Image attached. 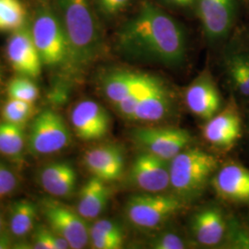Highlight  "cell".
Returning a JSON list of instances; mask_svg holds the SVG:
<instances>
[{"label": "cell", "mask_w": 249, "mask_h": 249, "mask_svg": "<svg viewBox=\"0 0 249 249\" xmlns=\"http://www.w3.org/2000/svg\"><path fill=\"white\" fill-rule=\"evenodd\" d=\"M116 47L139 62L178 67L186 60V33L178 21L149 0H143L116 33Z\"/></svg>", "instance_id": "cell-1"}, {"label": "cell", "mask_w": 249, "mask_h": 249, "mask_svg": "<svg viewBox=\"0 0 249 249\" xmlns=\"http://www.w3.org/2000/svg\"><path fill=\"white\" fill-rule=\"evenodd\" d=\"M69 47L66 70L80 71L93 62L103 49V37L90 0H59Z\"/></svg>", "instance_id": "cell-2"}, {"label": "cell", "mask_w": 249, "mask_h": 249, "mask_svg": "<svg viewBox=\"0 0 249 249\" xmlns=\"http://www.w3.org/2000/svg\"><path fill=\"white\" fill-rule=\"evenodd\" d=\"M218 160L200 149H185L169 161L170 187L183 201L199 196L218 169Z\"/></svg>", "instance_id": "cell-3"}, {"label": "cell", "mask_w": 249, "mask_h": 249, "mask_svg": "<svg viewBox=\"0 0 249 249\" xmlns=\"http://www.w3.org/2000/svg\"><path fill=\"white\" fill-rule=\"evenodd\" d=\"M184 201L177 196L146 193L130 196L124 206L127 221L133 226L143 229H156L181 212Z\"/></svg>", "instance_id": "cell-4"}, {"label": "cell", "mask_w": 249, "mask_h": 249, "mask_svg": "<svg viewBox=\"0 0 249 249\" xmlns=\"http://www.w3.org/2000/svg\"><path fill=\"white\" fill-rule=\"evenodd\" d=\"M32 36L42 63L67 68L69 47L61 20L52 10L42 9L34 20Z\"/></svg>", "instance_id": "cell-5"}, {"label": "cell", "mask_w": 249, "mask_h": 249, "mask_svg": "<svg viewBox=\"0 0 249 249\" xmlns=\"http://www.w3.org/2000/svg\"><path fill=\"white\" fill-rule=\"evenodd\" d=\"M71 139V134L62 116L51 109H46L33 120L28 147L35 155H49L68 147Z\"/></svg>", "instance_id": "cell-6"}, {"label": "cell", "mask_w": 249, "mask_h": 249, "mask_svg": "<svg viewBox=\"0 0 249 249\" xmlns=\"http://www.w3.org/2000/svg\"><path fill=\"white\" fill-rule=\"evenodd\" d=\"M40 209L49 223L50 229L61 235L72 249H84L89 241V228L77 211L63 204L53 197L41 200Z\"/></svg>", "instance_id": "cell-7"}, {"label": "cell", "mask_w": 249, "mask_h": 249, "mask_svg": "<svg viewBox=\"0 0 249 249\" xmlns=\"http://www.w3.org/2000/svg\"><path fill=\"white\" fill-rule=\"evenodd\" d=\"M195 8L207 40L217 43L234 26L239 0H196Z\"/></svg>", "instance_id": "cell-8"}, {"label": "cell", "mask_w": 249, "mask_h": 249, "mask_svg": "<svg viewBox=\"0 0 249 249\" xmlns=\"http://www.w3.org/2000/svg\"><path fill=\"white\" fill-rule=\"evenodd\" d=\"M132 137L145 151L169 161L192 142L187 130L172 127H141L134 129Z\"/></svg>", "instance_id": "cell-9"}, {"label": "cell", "mask_w": 249, "mask_h": 249, "mask_svg": "<svg viewBox=\"0 0 249 249\" xmlns=\"http://www.w3.org/2000/svg\"><path fill=\"white\" fill-rule=\"evenodd\" d=\"M7 55L12 69L20 76L31 79L40 76L43 63L36 49L32 30L28 27L12 32L7 45Z\"/></svg>", "instance_id": "cell-10"}, {"label": "cell", "mask_w": 249, "mask_h": 249, "mask_svg": "<svg viewBox=\"0 0 249 249\" xmlns=\"http://www.w3.org/2000/svg\"><path fill=\"white\" fill-rule=\"evenodd\" d=\"M130 177L134 184L145 192H163L170 187L169 160L144 151L134 160Z\"/></svg>", "instance_id": "cell-11"}, {"label": "cell", "mask_w": 249, "mask_h": 249, "mask_svg": "<svg viewBox=\"0 0 249 249\" xmlns=\"http://www.w3.org/2000/svg\"><path fill=\"white\" fill-rule=\"evenodd\" d=\"M72 127L78 138L83 141H96L107 136L111 119L107 110L97 102H79L71 114Z\"/></svg>", "instance_id": "cell-12"}, {"label": "cell", "mask_w": 249, "mask_h": 249, "mask_svg": "<svg viewBox=\"0 0 249 249\" xmlns=\"http://www.w3.org/2000/svg\"><path fill=\"white\" fill-rule=\"evenodd\" d=\"M185 102L192 114L205 120L219 112L221 96L210 72H202L187 86Z\"/></svg>", "instance_id": "cell-13"}, {"label": "cell", "mask_w": 249, "mask_h": 249, "mask_svg": "<svg viewBox=\"0 0 249 249\" xmlns=\"http://www.w3.org/2000/svg\"><path fill=\"white\" fill-rule=\"evenodd\" d=\"M217 195L234 203H249V170L230 162L217 171L212 178Z\"/></svg>", "instance_id": "cell-14"}, {"label": "cell", "mask_w": 249, "mask_h": 249, "mask_svg": "<svg viewBox=\"0 0 249 249\" xmlns=\"http://www.w3.org/2000/svg\"><path fill=\"white\" fill-rule=\"evenodd\" d=\"M205 140L218 148H230L241 136V119L234 105L207 120L203 128Z\"/></svg>", "instance_id": "cell-15"}, {"label": "cell", "mask_w": 249, "mask_h": 249, "mask_svg": "<svg viewBox=\"0 0 249 249\" xmlns=\"http://www.w3.org/2000/svg\"><path fill=\"white\" fill-rule=\"evenodd\" d=\"M84 164L93 177L106 182L116 181L124 172V154L115 145H102L90 149L83 157Z\"/></svg>", "instance_id": "cell-16"}, {"label": "cell", "mask_w": 249, "mask_h": 249, "mask_svg": "<svg viewBox=\"0 0 249 249\" xmlns=\"http://www.w3.org/2000/svg\"><path fill=\"white\" fill-rule=\"evenodd\" d=\"M190 227L194 239L205 247L218 246L226 232L223 213L215 207H207L194 214Z\"/></svg>", "instance_id": "cell-17"}, {"label": "cell", "mask_w": 249, "mask_h": 249, "mask_svg": "<svg viewBox=\"0 0 249 249\" xmlns=\"http://www.w3.org/2000/svg\"><path fill=\"white\" fill-rule=\"evenodd\" d=\"M39 181L45 191L53 197H67L74 192L77 173L68 161H55L45 166L39 174Z\"/></svg>", "instance_id": "cell-18"}, {"label": "cell", "mask_w": 249, "mask_h": 249, "mask_svg": "<svg viewBox=\"0 0 249 249\" xmlns=\"http://www.w3.org/2000/svg\"><path fill=\"white\" fill-rule=\"evenodd\" d=\"M110 194L107 182L92 177L80 189L77 212L85 220L96 219L106 210Z\"/></svg>", "instance_id": "cell-19"}, {"label": "cell", "mask_w": 249, "mask_h": 249, "mask_svg": "<svg viewBox=\"0 0 249 249\" xmlns=\"http://www.w3.org/2000/svg\"><path fill=\"white\" fill-rule=\"evenodd\" d=\"M224 68L232 87L249 98V51L229 52L224 58Z\"/></svg>", "instance_id": "cell-20"}, {"label": "cell", "mask_w": 249, "mask_h": 249, "mask_svg": "<svg viewBox=\"0 0 249 249\" xmlns=\"http://www.w3.org/2000/svg\"><path fill=\"white\" fill-rule=\"evenodd\" d=\"M37 206L30 200L20 199L11 206L9 214V229L12 236L22 238L34 228Z\"/></svg>", "instance_id": "cell-21"}, {"label": "cell", "mask_w": 249, "mask_h": 249, "mask_svg": "<svg viewBox=\"0 0 249 249\" xmlns=\"http://www.w3.org/2000/svg\"><path fill=\"white\" fill-rule=\"evenodd\" d=\"M26 144L24 126L0 122V153L13 160L22 158Z\"/></svg>", "instance_id": "cell-22"}, {"label": "cell", "mask_w": 249, "mask_h": 249, "mask_svg": "<svg viewBox=\"0 0 249 249\" xmlns=\"http://www.w3.org/2000/svg\"><path fill=\"white\" fill-rule=\"evenodd\" d=\"M26 14L20 0H0V32H14L24 26Z\"/></svg>", "instance_id": "cell-23"}, {"label": "cell", "mask_w": 249, "mask_h": 249, "mask_svg": "<svg viewBox=\"0 0 249 249\" xmlns=\"http://www.w3.org/2000/svg\"><path fill=\"white\" fill-rule=\"evenodd\" d=\"M35 114L34 103L9 99L2 109L3 121L24 126Z\"/></svg>", "instance_id": "cell-24"}, {"label": "cell", "mask_w": 249, "mask_h": 249, "mask_svg": "<svg viewBox=\"0 0 249 249\" xmlns=\"http://www.w3.org/2000/svg\"><path fill=\"white\" fill-rule=\"evenodd\" d=\"M8 94L10 99L35 103L39 96V89L31 78L20 76L9 81Z\"/></svg>", "instance_id": "cell-25"}, {"label": "cell", "mask_w": 249, "mask_h": 249, "mask_svg": "<svg viewBox=\"0 0 249 249\" xmlns=\"http://www.w3.org/2000/svg\"><path fill=\"white\" fill-rule=\"evenodd\" d=\"M32 249H69L70 244L61 235L45 226H38L34 236Z\"/></svg>", "instance_id": "cell-26"}, {"label": "cell", "mask_w": 249, "mask_h": 249, "mask_svg": "<svg viewBox=\"0 0 249 249\" xmlns=\"http://www.w3.org/2000/svg\"><path fill=\"white\" fill-rule=\"evenodd\" d=\"M150 248L153 249H185L187 243L184 237L177 232L164 231L154 236L150 242Z\"/></svg>", "instance_id": "cell-27"}, {"label": "cell", "mask_w": 249, "mask_h": 249, "mask_svg": "<svg viewBox=\"0 0 249 249\" xmlns=\"http://www.w3.org/2000/svg\"><path fill=\"white\" fill-rule=\"evenodd\" d=\"M89 241L95 249H119L124 243V239L94 231H89Z\"/></svg>", "instance_id": "cell-28"}, {"label": "cell", "mask_w": 249, "mask_h": 249, "mask_svg": "<svg viewBox=\"0 0 249 249\" xmlns=\"http://www.w3.org/2000/svg\"><path fill=\"white\" fill-rule=\"evenodd\" d=\"M17 187V178L15 175L0 164V196L8 195Z\"/></svg>", "instance_id": "cell-29"}, {"label": "cell", "mask_w": 249, "mask_h": 249, "mask_svg": "<svg viewBox=\"0 0 249 249\" xmlns=\"http://www.w3.org/2000/svg\"><path fill=\"white\" fill-rule=\"evenodd\" d=\"M133 0H107L100 8V11L107 17H114L124 11Z\"/></svg>", "instance_id": "cell-30"}, {"label": "cell", "mask_w": 249, "mask_h": 249, "mask_svg": "<svg viewBox=\"0 0 249 249\" xmlns=\"http://www.w3.org/2000/svg\"><path fill=\"white\" fill-rule=\"evenodd\" d=\"M161 1L170 7L186 9L195 7L196 0H161Z\"/></svg>", "instance_id": "cell-31"}, {"label": "cell", "mask_w": 249, "mask_h": 249, "mask_svg": "<svg viewBox=\"0 0 249 249\" xmlns=\"http://www.w3.org/2000/svg\"><path fill=\"white\" fill-rule=\"evenodd\" d=\"M11 235L7 232L0 233V249H9L11 248L12 246Z\"/></svg>", "instance_id": "cell-32"}, {"label": "cell", "mask_w": 249, "mask_h": 249, "mask_svg": "<svg viewBox=\"0 0 249 249\" xmlns=\"http://www.w3.org/2000/svg\"><path fill=\"white\" fill-rule=\"evenodd\" d=\"M2 225H3V221H2V218L0 216V233L2 232Z\"/></svg>", "instance_id": "cell-33"}, {"label": "cell", "mask_w": 249, "mask_h": 249, "mask_svg": "<svg viewBox=\"0 0 249 249\" xmlns=\"http://www.w3.org/2000/svg\"><path fill=\"white\" fill-rule=\"evenodd\" d=\"M0 81H1V71H0Z\"/></svg>", "instance_id": "cell-34"}]
</instances>
